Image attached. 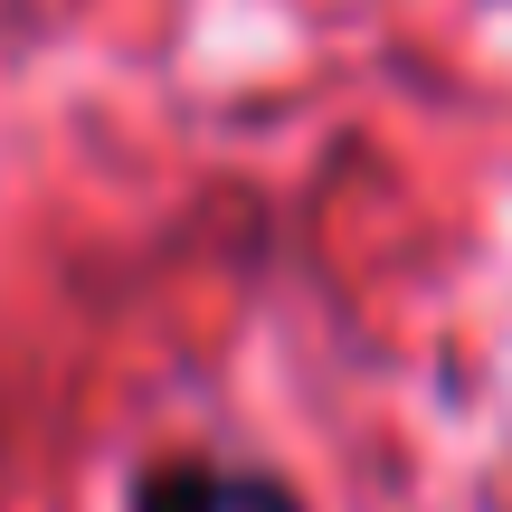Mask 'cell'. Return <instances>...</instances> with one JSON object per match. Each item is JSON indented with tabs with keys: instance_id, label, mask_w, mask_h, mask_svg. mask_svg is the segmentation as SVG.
<instances>
[{
	"instance_id": "obj_1",
	"label": "cell",
	"mask_w": 512,
	"mask_h": 512,
	"mask_svg": "<svg viewBox=\"0 0 512 512\" xmlns=\"http://www.w3.org/2000/svg\"><path fill=\"white\" fill-rule=\"evenodd\" d=\"M133 512H285V494H266L256 475H228V465L171 456L133 484Z\"/></svg>"
}]
</instances>
